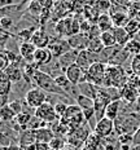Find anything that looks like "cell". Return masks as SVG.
I'll list each match as a JSON object with an SVG mask.
<instances>
[{
  "instance_id": "44dd1931",
  "label": "cell",
  "mask_w": 140,
  "mask_h": 150,
  "mask_svg": "<svg viewBox=\"0 0 140 150\" xmlns=\"http://www.w3.org/2000/svg\"><path fill=\"white\" fill-rule=\"evenodd\" d=\"M113 33H114V35H116L117 45H119V47H124L132 39L131 35L129 34V31L126 30V27H114Z\"/></svg>"
},
{
  "instance_id": "74e56055",
  "label": "cell",
  "mask_w": 140,
  "mask_h": 150,
  "mask_svg": "<svg viewBox=\"0 0 140 150\" xmlns=\"http://www.w3.org/2000/svg\"><path fill=\"white\" fill-rule=\"evenodd\" d=\"M131 70H132V74L136 75V76H140V54L132 57V61H131Z\"/></svg>"
},
{
  "instance_id": "8992f818",
  "label": "cell",
  "mask_w": 140,
  "mask_h": 150,
  "mask_svg": "<svg viewBox=\"0 0 140 150\" xmlns=\"http://www.w3.org/2000/svg\"><path fill=\"white\" fill-rule=\"evenodd\" d=\"M34 115H35L36 118H39L40 120H43L44 123H47L48 126L55 123V122L60 120V117H58L57 112L55 110V105L49 101L44 102L42 106L35 109V110H34Z\"/></svg>"
},
{
  "instance_id": "836d02e7",
  "label": "cell",
  "mask_w": 140,
  "mask_h": 150,
  "mask_svg": "<svg viewBox=\"0 0 140 150\" xmlns=\"http://www.w3.org/2000/svg\"><path fill=\"white\" fill-rule=\"evenodd\" d=\"M95 8L99 11V13H107L108 11L112 9V4H110V0H97L95 3Z\"/></svg>"
},
{
  "instance_id": "277c9868",
  "label": "cell",
  "mask_w": 140,
  "mask_h": 150,
  "mask_svg": "<svg viewBox=\"0 0 140 150\" xmlns=\"http://www.w3.org/2000/svg\"><path fill=\"white\" fill-rule=\"evenodd\" d=\"M23 101L30 109L35 110L39 106H42L44 102L48 101V95L43 89L38 88V87H34V88L27 89V92L23 96Z\"/></svg>"
},
{
  "instance_id": "cb8c5ba5",
  "label": "cell",
  "mask_w": 140,
  "mask_h": 150,
  "mask_svg": "<svg viewBox=\"0 0 140 150\" xmlns=\"http://www.w3.org/2000/svg\"><path fill=\"white\" fill-rule=\"evenodd\" d=\"M12 88H13V83L11 82L5 71H1L0 73V95L9 96L12 92Z\"/></svg>"
},
{
  "instance_id": "3957f363",
  "label": "cell",
  "mask_w": 140,
  "mask_h": 150,
  "mask_svg": "<svg viewBox=\"0 0 140 150\" xmlns=\"http://www.w3.org/2000/svg\"><path fill=\"white\" fill-rule=\"evenodd\" d=\"M129 79L126 75V71L122 66H112L108 65L107 71H105V78H104V86L102 87H116V88H123Z\"/></svg>"
},
{
  "instance_id": "e575fe53",
  "label": "cell",
  "mask_w": 140,
  "mask_h": 150,
  "mask_svg": "<svg viewBox=\"0 0 140 150\" xmlns=\"http://www.w3.org/2000/svg\"><path fill=\"white\" fill-rule=\"evenodd\" d=\"M14 21L12 17H8V16H1L0 18V26H1V30L5 31H11V29L13 27Z\"/></svg>"
},
{
  "instance_id": "d6a6232c",
  "label": "cell",
  "mask_w": 140,
  "mask_h": 150,
  "mask_svg": "<svg viewBox=\"0 0 140 150\" xmlns=\"http://www.w3.org/2000/svg\"><path fill=\"white\" fill-rule=\"evenodd\" d=\"M49 145H51V148L55 149V150H62L65 146L68 145V140L62 139V137H60V136H56L55 139L49 142Z\"/></svg>"
},
{
  "instance_id": "ee69618b",
  "label": "cell",
  "mask_w": 140,
  "mask_h": 150,
  "mask_svg": "<svg viewBox=\"0 0 140 150\" xmlns=\"http://www.w3.org/2000/svg\"><path fill=\"white\" fill-rule=\"evenodd\" d=\"M127 1H129V3H132V1H135V0H127Z\"/></svg>"
},
{
  "instance_id": "d6986e66",
  "label": "cell",
  "mask_w": 140,
  "mask_h": 150,
  "mask_svg": "<svg viewBox=\"0 0 140 150\" xmlns=\"http://www.w3.org/2000/svg\"><path fill=\"white\" fill-rule=\"evenodd\" d=\"M34 133H35V137H36V142H47V144H49L56 137L53 131H52L49 127L39 128V129L34 131Z\"/></svg>"
},
{
  "instance_id": "ac0fdd59",
  "label": "cell",
  "mask_w": 140,
  "mask_h": 150,
  "mask_svg": "<svg viewBox=\"0 0 140 150\" xmlns=\"http://www.w3.org/2000/svg\"><path fill=\"white\" fill-rule=\"evenodd\" d=\"M121 108H122V101L121 100H114L109 102L107 109H105V117L112 120H116L118 115L121 114Z\"/></svg>"
},
{
  "instance_id": "ab89813d",
  "label": "cell",
  "mask_w": 140,
  "mask_h": 150,
  "mask_svg": "<svg viewBox=\"0 0 140 150\" xmlns=\"http://www.w3.org/2000/svg\"><path fill=\"white\" fill-rule=\"evenodd\" d=\"M36 150H51V145L47 142H36Z\"/></svg>"
},
{
  "instance_id": "52a82bcc",
  "label": "cell",
  "mask_w": 140,
  "mask_h": 150,
  "mask_svg": "<svg viewBox=\"0 0 140 150\" xmlns=\"http://www.w3.org/2000/svg\"><path fill=\"white\" fill-rule=\"evenodd\" d=\"M109 14H110L112 20L114 22V27H124L127 22L131 20L129 14V8H124V7L114 5V7H112Z\"/></svg>"
},
{
  "instance_id": "7c38bea8",
  "label": "cell",
  "mask_w": 140,
  "mask_h": 150,
  "mask_svg": "<svg viewBox=\"0 0 140 150\" xmlns=\"http://www.w3.org/2000/svg\"><path fill=\"white\" fill-rule=\"evenodd\" d=\"M55 60L52 52L48 48H38L34 54V65L38 69H42L43 66H47Z\"/></svg>"
},
{
  "instance_id": "d4e9b609",
  "label": "cell",
  "mask_w": 140,
  "mask_h": 150,
  "mask_svg": "<svg viewBox=\"0 0 140 150\" xmlns=\"http://www.w3.org/2000/svg\"><path fill=\"white\" fill-rule=\"evenodd\" d=\"M100 39L104 44L105 48H110V47H116L117 45V40H116V35H114L113 30L110 31H104L101 33Z\"/></svg>"
},
{
  "instance_id": "83f0119b",
  "label": "cell",
  "mask_w": 140,
  "mask_h": 150,
  "mask_svg": "<svg viewBox=\"0 0 140 150\" xmlns=\"http://www.w3.org/2000/svg\"><path fill=\"white\" fill-rule=\"evenodd\" d=\"M16 117H17V115L14 114V111L12 110L8 105L1 108V110H0V118H1L3 123H12V122L16 119Z\"/></svg>"
},
{
  "instance_id": "8fae6325",
  "label": "cell",
  "mask_w": 140,
  "mask_h": 150,
  "mask_svg": "<svg viewBox=\"0 0 140 150\" xmlns=\"http://www.w3.org/2000/svg\"><path fill=\"white\" fill-rule=\"evenodd\" d=\"M95 62H99L97 53H93L91 51H88V49H85V51L79 52V56H78V60H77V65L82 67L85 71L88 70Z\"/></svg>"
},
{
  "instance_id": "2e32d148",
  "label": "cell",
  "mask_w": 140,
  "mask_h": 150,
  "mask_svg": "<svg viewBox=\"0 0 140 150\" xmlns=\"http://www.w3.org/2000/svg\"><path fill=\"white\" fill-rule=\"evenodd\" d=\"M78 56H79V51H77V49H70L69 52L64 53V54L58 58V62H60V65H61L62 70H64V73H65V70H66L69 66L77 64Z\"/></svg>"
},
{
  "instance_id": "30bf717a",
  "label": "cell",
  "mask_w": 140,
  "mask_h": 150,
  "mask_svg": "<svg viewBox=\"0 0 140 150\" xmlns=\"http://www.w3.org/2000/svg\"><path fill=\"white\" fill-rule=\"evenodd\" d=\"M65 75H66L68 78H69V80L71 83L74 84V86H79L80 83L86 82L87 78H86V71L83 70L80 66H78L77 64L71 65L65 70Z\"/></svg>"
},
{
  "instance_id": "ba28073f",
  "label": "cell",
  "mask_w": 140,
  "mask_h": 150,
  "mask_svg": "<svg viewBox=\"0 0 140 150\" xmlns=\"http://www.w3.org/2000/svg\"><path fill=\"white\" fill-rule=\"evenodd\" d=\"M48 49L52 52L55 58H60L64 53L69 52L70 51V45L68 43V39H62L60 36H56V38H51V43L48 45Z\"/></svg>"
},
{
  "instance_id": "484cf974",
  "label": "cell",
  "mask_w": 140,
  "mask_h": 150,
  "mask_svg": "<svg viewBox=\"0 0 140 150\" xmlns=\"http://www.w3.org/2000/svg\"><path fill=\"white\" fill-rule=\"evenodd\" d=\"M43 11H44V9H43V7L40 5V3L38 1V0H33V1H30L29 4H27L26 9H25L26 13L34 16V17H38V18L42 16Z\"/></svg>"
},
{
  "instance_id": "9a60e30c",
  "label": "cell",
  "mask_w": 140,
  "mask_h": 150,
  "mask_svg": "<svg viewBox=\"0 0 140 150\" xmlns=\"http://www.w3.org/2000/svg\"><path fill=\"white\" fill-rule=\"evenodd\" d=\"M30 42L33 43L36 48H48L49 43H51V38L45 33L44 29H38L34 33Z\"/></svg>"
},
{
  "instance_id": "f546056e",
  "label": "cell",
  "mask_w": 140,
  "mask_h": 150,
  "mask_svg": "<svg viewBox=\"0 0 140 150\" xmlns=\"http://www.w3.org/2000/svg\"><path fill=\"white\" fill-rule=\"evenodd\" d=\"M104 48H105V47H104V44H102L100 38H93V39L90 40V44H88V48H87V49L99 54V53H100Z\"/></svg>"
},
{
  "instance_id": "60d3db41",
  "label": "cell",
  "mask_w": 140,
  "mask_h": 150,
  "mask_svg": "<svg viewBox=\"0 0 140 150\" xmlns=\"http://www.w3.org/2000/svg\"><path fill=\"white\" fill-rule=\"evenodd\" d=\"M135 111H136V112H139V114H140V97L138 98V101L135 102Z\"/></svg>"
},
{
  "instance_id": "5bb4252c",
  "label": "cell",
  "mask_w": 140,
  "mask_h": 150,
  "mask_svg": "<svg viewBox=\"0 0 140 150\" xmlns=\"http://www.w3.org/2000/svg\"><path fill=\"white\" fill-rule=\"evenodd\" d=\"M36 47L31 42H20L18 43V53L26 64H34V54L36 52Z\"/></svg>"
},
{
  "instance_id": "7402d4cb",
  "label": "cell",
  "mask_w": 140,
  "mask_h": 150,
  "mask_svg": "<svg viewBox=\"0 0 140 150\" xmlns=\"http://www.w3.org/2000/svg\"><path fill=\"white\" fill-rule=\"evenodd\" d=\"M36 142V137L34 131L31 129H25L21 133H18V145L20 148H23V146L31 145V144Z\"/></svg>"
},
{
  "instance_id": "4dcf8cb0",
  "label": "cell",
  "mask_w": 140,
  "mask_h": 150,
  "mask_svg": "<svg viewBox=\"0 0 140 150\" xmlns=\"http://www.w3.org/2000/svg\"><path fill=\"white\" fill-rule=\"evenodd\" d=\"M8 106L14 111L16 115H18V114H21V112L25 111V101L22 102V101H20V100H17V98L12 100V101L8 104Z\"/></svg>"
},
{
  "instance_id": "b9f144b4",
  "label": "cell",
  "mask_w": 140,
  "mask_h": 150,
  "mask_svg": "<svg viewBox=\"0 0 140 150\" xmlns=\"http://www.w3.org/2000/svg\"><path fill=\"white\" fill-rule=\"evenodd\" d=\"M62 150H78V149H75L74 146H71V145H69V144H68V145L65 146V148L62 149Z\"/></svg>"
},
{
  "instance_id": "f1b7e54d",
  "label": "cell",
  "mask_w": 140,
  "mask_h": 150,
  "mask_svg": "<svg viewBox=\"0 0 140 150\" xmlns=\"http://www.w3.org/2000/svg\"><path fill=\"white\" fill-rule=\"evenodd\" d=\"M124 48H126V51L130 53V56L135 57V56L140 54V40L134 38V39H131L126 45H124Z\"/></svg>"
},
{
  "instance_id": "603a6c76",
  "label": "cell",
  "mask_w": 140,
  "mask_h": 150,
  "mask_svg": "<svg viewBox=\"0 0 140 150\" xmlns=\"http://www.w3.org/2000/svg\"><path fill=\"white\" fill-rule=\"evenodd\" d=\"M96 25H97L99 29L101 30V33H104V31H110V30L114 29V22H113V20H112V17L109 13L100 14Z\"/></svg>"
},
{
  "instance_id": "ffe728a7",
  "label": "cell",
  "mask_w": 140,
  "mask_h": 150,
  "mask_svg": "<svg viewBox=\"0 0 140 150\" xmlns=\"http://www.w3.org/2000/svg\"><path fill=\"white\" fill-rule=\"evenodd\" d=\"M97 89H99L97 86H95V84H92L90 82H83L78 86V91H79L80 95L87 96V97L93 98V100L97 96Z\"/></svg>"
},
{
  "instance_id": "f6af8a7d",
  "label": "cell",
  "mask_w": 140,
  "mask_h": 150,
  "mask_svg": "<svg viewBox=\"0 0 140 150\" xmlns=\"http://www.w3.org/2000/svg\"><path fill=\"white\" fill-rule=\"evenodd\" d=\"M20 150H23V149H20Z\"/></svg>"
},
{
  "instance_id": "8d00e7d4",
  "label": "cell",
  "mask_w": 140,
  "mask_h": 150,
  "mask_svg": "<svg viewBox=\"0 0 140 150\" xmlns=\"http://www.w3.org/2000/svg\"><path fill=\"white\" fill-rule=\"evenodd\" d=\"M69 105H71V104H68L66 101H60V102H56L55 104V110H56V112H57V115L60 118L65 114V112H66Z\"/></svg>"
},
{
  "instance_id": "f35d334b",
  "label": "cell",
  "mask_w": 140,
  "mask_h": 150,
  "mask_svg": "<svg viewBox=\"0 0 140 150\" xmlns=\"http://www.w3.org/2000/svg\"><path fill=\"white\" fill-rule=\"evenodd\" d=\"M118 140H119L121 145H132L134 146V135H122V136H118Z\"/></svg>"
},
{
  "instance_id": "6da1fadb",
  "label": "cell",
  "mask_w": 140,
  "mask_h": 150,
  "mask_svg": "<svg viewBox=\"0 0 140 150\" xmlns=\"http://www.w3.org/2000/svg\"><path fill=\"white\" fill-rule=\"evenodd\" d=\"M33 83L35 84V87H38V88L43 89L44 92L49 93V95H56V96H60V97L71 100L69 96H68L66 93H65L64 91H62L60 87H58V84L56 83L55 78L51 76L49 74L44 73V71L40 70V69H36L35 73H34ZM71 101H73V100H71Z\"/></svg>"
},
{
  "instance_id": "e0dca14e",
  "label": "cell",
  "mask_w": 140,
  "mask_h": 150,
  "mask_svg": "<svg viewBox=\"0 0 140 150\" xmlns=\"http://www.w3.org/2000/svg\"><path fill=\"white\" fill-rule=\"evenodd\" d=\"M5 74L8 75V78L11 79V82L13 84H17L20 82H22L25 78V71L23 67H18V66H13L11 65L7 70H5Z\"/></svg>"
},
{
  "instance_id": "9c48e42d",
  "label": "cell",
  "mask_w": 140,
  "mask_h": 150,
  "mask_svg": "<svg viewBox=\"0 0 140 150\" xmlns=\"http://www.w3.org/2000/svg\"><path fill=\"white\" fill-rule=\"evenodd\" d=\"M93 133H96L97 136L102 137V139H107V137L114 135V120L109 119V118L104 117L97 122L95 127Z\"/></svg>"
},
{
  "instance_id": "7bdbcfd3",
  "label": "cell",
  "mask_w": 140,
  "mask_h": 150,
  "mask_svg": "<svg viewBox=\"0 0 140 150\" xmlns=\"http://www.w3.org/2000/svg\"><path fill=\"white\" fill-rule=\"evenodd\" d=\"M135 39H138V40H140V34H139V35H138V36H136V38H135Z\"/></svg>"
},
{
  "instance_id": "4fadbf2b",
  "label": "cell",
  "mask_w": 140,
  "mask_h": 150,
  "mask_svg": "<svg viewBox=\"0 0 140 150\" xmlns=\"http://www.w3.org/2000/svg\"><path fill=\"white\" fill-rule=\"evenodd\" d=\"M66 39H68V43H69L70 48L77 49V51H79V52L88 48L90 40H91L87 34H83V33H79V34H77V35L66 38Z\"/></svg>"
},
{
  "instance_id": "1f68e13d",
  "label": "cell",
  "mask_w": 140,
  "mask_h": 150,
  "mask_svg": "<svg viewBox=\"0 0 140 150\" xmlns=\"http://www.w3.org/2000/svg\"><path fill=\"white\" fill-rule=\"evenodd\" d=\"M14 38H16V35L14 34H12L11 31H5V30L0 31V44H1V51L7 49L5 48V47H7V43L11 39H14Z\"/></svg>"
},
{
  "instance_id": "4316f807",
  "label": "cell",
  "mask_w": 140,
  "mask_h": 150,
  "mask_svg": "<svg viewBox=\"0 0 140 150\" xmlns=\"http://www.w3.org/2000/svg\"><path fill=\"white\" fill-rule=\"evenodd\" d=\"M124 27H126V30L129 31V34L131 35L132 39L140 34V21L136 20V18H131Z\"/></svg>"
},
{
  "instance_id": "5b68a950",
  "label": "cell",
  "mask_w": 140,
  "mask_h": 150,
  "mask_svg": "<svg viewBox=\"0 0 140 150\" xmlns=\"http://www.w3.org/2000/svg\"><path fill=\"white\" fill-rule=\"evenodd\" d=\"M108 65L102 64V62H95L88 70L86 71V82H90L97 87L104 86V78H105V71H107Z\"/></svg>"
},
{
  "instance_id": "7a4b0ae2",
  "label": "cell",
  "mask_w": 140,
  "mask_h": 150,
  "mask_svg": "<svg viewBox=\"0 0 140 150\" xmlns=\"http://www.w3.org/2000/svg\"><path fill=\"white\" fill-rule=\"evenodd\" d=\"M140 128V114L139 112H127L119 114L114 120V135H135V132Z\"/></svg>"
},
{
  "instance_id": "d590c367",
  "label": "cell",
  "mask_w": 140,
  "mask_h": 150,
  "mask_svg": "<svg viewBox=\"0 0 140 150\" xmlns=\"http://www.w3.org/2000/svg\"><path fill=\"white\" fill-rule=\"evenodd\" d=\"M9 66H11V60L8 57L7 51L4 49L0 52V69H1V71H5Z\"/></svg>"
}]
</instances>
